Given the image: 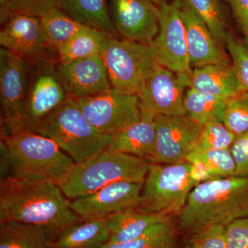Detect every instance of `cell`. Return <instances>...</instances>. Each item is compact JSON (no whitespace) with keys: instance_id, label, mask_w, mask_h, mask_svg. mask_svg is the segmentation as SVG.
Segmentation results:
<instances>
[{"instance_id":"cell-39","label":"cell","mask_w":248,"mask_h":248,"mask_svg":"<svg viewBox=\"0 0 248 248\" xmlns=\"http://www.w3.org/2000/svg\"><path fill=\"white\" fill-rule=\"evenodd\" d=\"M241 29L248 25V0H226Z\"/></svg>"},{"instance_id":"cell-32","label":"cell","mask_w":248,"mask_h":248,"mask_svg":"<svg viewBox=\"0 0 248 248\" xmlns=\"http://www.w3.org/2000/svg\"><path fill=\"white\" fill-rule=\"evenodd\" d=\"M197 157L200 158L208 166L213 179L235 177L236 175V164L231 148L212 150Z\"/></svg>"},{"instance_id":"cell-7","label":"cell","mask_w":248,"mask_h":248,"mask_svg":"<svg viewBox=\"0 0 248 248\" xmlns=\"http://www.w3.org/2000/svg\"><path fill=\"white\" fill-rule=\"evenodd\" d=\"M101 56L107 67L111 88L130 94H136L145 77L157 63L153 46L109 34Z\"/></svg>"},{"instance_id":"cell-10","label":"cell","mask_w":248,"mask_h":248,"mask_svg":"<svg viewBox=\"0 0 248 248\" xmlns=\"http://www.w3.org/2000/svg\"><path fill=\"white\" fill-rule=\"evenodd\" d=\"M190 78L156 63L142 81L136 94L140 111L156 115H186L184 97Z\"/></svg>"},{"instance_id":"cell-44","label":"cell","mask_w":248,"mask_h":248,"mask_svg":"<svg viewBox=\"0 0 248 248\" xmlns=\"http://www.w3.org/2000/svg\"></svg>"},{"instance_id":"cell-17","label":"cell","mask_w":248,"mask_h":248,"mask_svg":"<svg viewBox=\"0 0 248 248\" xmlns=\"http://www.w3.org/2000/svg\"><path fill=\"white\" fill-rule=\"evenodd\" d=\"M59 79L70 99L92 97L111 89L101 55L56 65Z\"/></svg>"},{"instance_id":"cell-41","label":"cell","mask_w":248,"mask_h":248,"mask_svg":"<svg viewBox=\"0 0 248 248\" xmlns=\"http://www.w3.org/2000/svg\"><path fill=\"white\" fill-rule=\"evenodd\" d=\"M243 32H244L245 36L244 45L248 49V25L243 29Z\"/></svg>"},{"instance_id":"cell-40","label":"cell","mask_w":248,"mask_h":248,"mask_svg":"<svg viewBox=\"0 0 248 248\" xmlns=\"http://www.w3.org/2000/svg\"><path fill=\"white\" fill-rule=\"evenodd\" d=\"M12 163L8 147L4 140L1 139L0 143V179L1 181L7 179L11 174Z\"/></svg>"},{"instance_id":"cell-42","label":"cell","mask_w":248,"mask_h":248,"mask_svg":"<svg viewBox=\"0 0 248 248\" xmlns=\"http://www.w3.org/2000/svg\"><path fill=\"white\" fill-rule=\"evenodd\" d=\"M152 1L155 3L157 6H161V5L165 4V3L169 2V0H151Z\"/></svg>"},{"instance_id":"cell-24","label":"cell","mask_w":248,"mask_h":248,"mask_svg":"<svg viewBox=\"0 0 248 248\" xmlns=\"http://www.w3.org/2000/svg\"><path fill=\"white\" fill-rule=\"evenodd\" d=\"M60 9L83 25L118 36L108 13L107 0H61Z\"/></svg>"},{"instance_id":"cell-34","label":"cell","mask_w":248,"mask_h":248,"mask_svg":"<svg viewBox=\"0 0 248 248\" xmlns=\"http://www.w3.org/2000/svg\"><path fill=\"white\" fill-rule=\"evenodd\" d=\"M190 248H228L226 226L212 225L192 232Z\"/></svg>"},{"instance_id":"cell-38","label":"cell","mask_w":248,"mask_h":248,"mask_svg":"<svg viewBox=\"0 0 248 248\" xmlns=\"http://www.w3.org/2000/svg\"><path fill=\"white\" fill-rule=\"evenodd\" d=\"M188 162L190 164V177L195 186L213 179L208 166L200 158H195Z\"/></svg>"},{"instance_id":"cell-20","label":"cell","mask_w":248,"mask_h":248,"mask_svg":"<svg viewBox=\"0 0 248 248\" xmlns=\"http://www.w3.org/2000/svg\"><path fill=\"white\" fill-rule=\"evenodd\" d=\"M189 88L227 101L241 95L232 64H211L195 68L191 74Z\"/></svg>"},{"instance_id":"cell-5","label":"cell","mask_w":248,"mask_h":248,"mask_svg":"<svg viewBox=\"0 0 248 248\" xmlns=\"http://www.w3.org/2000/svg\"><path fill=\"white\" fill-rule=\"evenodd\" d=\"M1 140L11 155L12 175L46 178L58 183L76 165L53 140L40 134L21 130L1 135Z\"/></svg>"},{"instance_id":"cell-23","label":"cell","mask_w":248,"mask_h":248,"mask_svg":"<svg viewBox=\"0 0 248 248\" xmlns=\"http://www.w3.org/2000/svg\"><path fill=\"white\" fill-rule=\"evenodd\" d=\"M110 237L106 219L82 221L60 233L51 248H101Z\"/></svg>"},{"instance_id":"cell-31","label":"cell","mask_w":248,"mask_h":248,"mask_svg":"<svg viewBox=\"0 0 248 248\" xmlns=\"http://www.w3.org/2000/svg\"><path fill=\"white\" fill-rule=\"evenodd\" d=\"M226 45L232 60V66L239 82L241 95L248 98V49L229 31Z\"/></svg>"},{"instance_id":"cell-26","label":"cell","mask_w":248,"mask_h":248,"mask_svg":"<svg viewBox=\"0 0 248 248\" xmlns=\"http://www.w3.org/2000/svg\"><path fill=\"white\" fill-rule=\"evenodd\" d=\"M107 33L86 27L58 49L59 62L65 63L101 55Z\"/></svg>"},{"instance_id":"cell-11","label":"cell","mask_w":248,"mask_h":248,"mask_svg":"<svg viewBox=\"0 0 248 248\" xmlns=\"http://www.w3.org/2000/svg\"><path fill=\"white\" fill-rule=\"evenodd\" d=\"M33 64L30 89L19 131L32 132L69 99L59 79L56 66L47 59Z\"/></svg>"},{"instance_id":"cell-25","label":"cell","mask_w":248,"mask_h":248,"mask_svg":"<svg viewBox=\"0 0 248 248\" xmlns=\"http://www.w3.org/2000/svg\"><path fill=\"white\" fill-rule=\"evenodd\" d=\"M226 99L188 88L184 97L185 114L203 126L209 122L223 123Z\"/></svg>"},{"instance_id":"cell-22","label":"cell","mask_w":248,"mask_h":248,"mask_svg":"<svg viewBox=\"0 0 248 248\" xmlns=\"http://www.w3.org/2000/svg\"><path fill=\"white\" fill-rule=\"evenodd\" d=\"M58 236L45 226L15 221L0 223V248H51Z\"/></svg>"},{"instance_id":"cell-8","label":"cell","mask_w":248,"mask_h":248,"mask_svg":"<svg viewBox=\"0 0 248 248\" xmlns=\"http://www.w3.org/2000/svg\"><path fill=\"white\" fill-rule=\"evenodd\" d=\"M32 70L27 60L6 49H0V102L4 131H19L30 89Z\"/></svg>"},{"instance_id":"cell-1","label":"cell","mask_w":248,"mask_h":248,"mask_svg":"<svg viewBox=\"0 0 248 248\" xmlns=\"http://www.w3.org/2000/svg\"><path fill=\"white\" fill-rule=\"evenodd\" d=\"M51 179L10 175L0 182V223L15 221L46 227L58 235L82 220Z\"/></svg>"},{"instance_id":"cell-21","label":"cell","mask_w":248,"mask_h":248,"mask_svg":"<svg viewBox=\"0 0 248 248\" xmlns=\"http://www.w3.org/2000/svg\"><path fill=\"white\" fill-rule=\"evenodd\" d=\"M105 219L110 232L108 243L116 244L140 237L158 223H169L170 217L163 214L144 213L137 208H129Z\"/></svg>"},{"instance_id":"cell-30","label":"cell","mask_w":248,"mask_h":248,"mask_svg":"<svg viewBox=\"0 0 248 248\" xmlns=\"http://www.w3.org/2000/svg\"><path fill=\"white\" fill-rule=\"evenodd\" d=\"M234 139V135L222 122H209L203 125L195 148L186 161L212 150L231 148Z\"/></svg>"},{"instance_id":"cell-19","label":"cell","mask_w":248,"mask_h":248,"mask_svg":"<svg viewBox=\"0 0 248 248\" xmlns=\"http://www.w3.org/2000/svg\"><path fill=\"white\" fill-rule=\"evenodd\" d=\"M155 116L141 111L136 123L113 134L107 149L148 159L154 149L156 138Z\"/></svg>"},{"instance_id":"cell-13","label":"cell","mask_w":248,"mask_h":248,"mask_svg":"<svg viewBox=\"0 0 248 248\" xmlns=\"http://www.w3.org/2000/svg\"><path fill=\"white\" fill-rule=\"evenodd\" d=\"M159 8V33L152 44L156 53V63L190 78L192 70L187 53L182 0H172Z\"/></svg>"},{"instance_id":"cell-2","label":"cell","mask_w":248,"mask_h":248,"mask_svg":"<svg viewBox=\"0 0 248 248\" xmlns=\"http://www.w3.org/2000/svg\"><path fill=\"white\" fill-rule=\"evenodd\" d=\"M178 217L181 229L192 232L248 217V177L211 179L195 186Z\"/></svg>"},{"instance_id":"cell-35","label":"cell","mask_w":248,"mask_h":248,"mask_svg":"<svg viewBox=\"0 0 248 248\" xmlns=\"http://www.w3.org/2000/svg\"><path fill=\"white\" fill-rule=\"evenodd\" d=\"M61 0H9L8 10L11 15L24 14L42 18L56 8Z\"/></svg>"},{"instance_id":"cell-6","label":"cell","mask_w":248,"mask_h":248,"mask_svg":"<svg viewBox=\"0 0 248 248\" xmlns=\"http://www.w3.org/2000/svg\"><path fill=\"white\" fill-rule=\"evenodd\" d=\"M190 166L187 161L176 164L150 163L141 203L137 209L144 213L178 216L195 186L189 174Z\"/></svg>"},{"instance_id":"cell-28","label":"cell","mask_w":248,"mask_h":248,"mask_svg":"<svg viewBox=\"0 0 248 248\" xmlns=\"http://www.w3.org/2000/svg\"><path fill=\"white\" fill-rule=\"evenodd\" d=\"M208 26L217 42L226 45L228 22L221 0H186Z\"/></svg>"},{"instance_id":"cell-9","label":"cell","mask_w":248,"mask_h":248,"mask_svg":"<svg viewBox=\"0 0 248 248\" xmlns=\"http://www.w3.org/2000/svg\"><path fill=\"white\" fill-rule=\"evenodd\" d=\"M73 100L86 120L102 133L113 135L141 119L136 94L111 88L97 95Z\"/></svg>"},{"instance_id":"cell-12","label":"cell","mask_w":248,"mask_h":248,"mask_svg":"<svg viewBox=\"0 0 248 248\" xmlns=\"http://www.w3.org/2000/svg\"><path fill=\"white\" fill-rule=\"evenodd\" d=\"M154 149L148 160L153 164L186 161L195 148L203 126L186 115H156Z\"/></svg>"},{"instance_id":"cell-15","label":"cell","mask_w":248,"mask_h":248,"mask_svg":"<svg viewBox=\"0 0 248 248\" xmlns=\"http://www.w3.org/2000/svg\"><path fill=\"white\" fill-rule=\"evenodd\" d=\"M111 19L124 39L152 45L159 33L161 11L151 0H110Z\"/></svg>"},{"instance_id":"cell-29","label":"cell","mask_w":248,"mask_h":248,"mask_svg":"<svg viewBox=\"0 0 248 248\" xmlns=\"http://www.w3.org/2000/svg\"><path fill=\"white\" fill-rule=\"evenodd\" d=\"M176 232L169 223H161L151 227L140 237L124 243L108 244L101 248H168L176 244Z\"/></svg>"},{"instance_id":"cell-18","label":"cell","mask_w":248,"mask_h":248,"mask_svg":"<svg viewBox=\"0 0 248 248\" xmlns=\"http://www.w3.org/2000/svg\"><path fill=\"white\" fill-rule=\"evenodd\" d=\"M182 16L190 66L201 68L207 65L231 64L222 46L186 0H182Z\"/></svg>"},{"instance_id":"cell-14","label":"cell","mask_w":248,"mask_h":248,"mask_svg":"<svg viewBox=\"0 0 248 248\" xmlns=\"http://www.w3.org/2000/svg\"><path fill=\"white\" fill-rule=\"evenodd\" d=\"M143 182L114 183L93 193L75 199L71 208L82 221L105 219L129 208H138Z\"/></svg>"},{"instance_id":"cell-43","label":"cell","mask_w":248,"mask_h":248,"mask_svg":"<svg viewBox=\"0 0 248 248\" xmlns=\"http://www.w3.org/2000/svg\"><path fill=\"white\" fill-rule=\"evenodd\" d=\"M185 248H190V246H188V245H187V246H186Z\"/></svg>"},{"instance_id":"cell-33","label":"cell","mask_w":248,"mask_h":248,"mask_svg":"<svg viewBox=\"0 0 248 248\" xmlns=\"http://www.w3.org/2000/svg\"><path fill=\"white\" fill-rule=\"evenodd\" d=\"M223 123L235 137L248 131V98L243 95L227 102Z\"/></svg>"},{"instance_id":"cell-27","label":"cell","mask_w":248,"mask_h":248,"mask_svg":"<svg viewBox=\"0 0 248 248\" xmlns=\"http://www.w3.org/2000/svg\"><path fill=\"white\" fill-rule=\"evenodd\" d=\"M41 22L49 47L57 50L87 27L72 19L60 8L52 10L41 18Z\"/></svg>"},{"instance_id":"cell-37","label":"cell","mask_w":248,"mask_h":248,"mask_svg":"<svg viewBox=\"0 0 248 248\" xmlns=\"http://www.w3.org/2000/svg\"><path fill=\"white\" fill-rule=\"evenodd\" d=\"M228 248H248V217L226 226Z\"/></svg>"},{"instance_id":"cell-4","label":"cell","mask_w":248,"mask_h":248,"mask_svg":"<svg viewBox=\"0 0 248 248\" xmlns=\"http://www.w3.org/2000/svg\"><path fill=\"white\" fill-rule=\"evenodd\" d=\"M32 132L51 139L76 164L105 151L112 137L96 130L70 98Z\"/></svg>"},{"instance_id":"cell-3","label":"cell","mask_w":248,"mask_h":248,"mask_svg":"<svg viewBox=\"0 0 248 248\" xmlns=\"http://www.w3.org/2000/svg\"><path fill=\"white\" fill-rule=\"evenodd\" d=\"M149 164L138 156L106 149L92 159L76 164L57 184L67 198L75 200L114 183L143 182Z\"/></svg>"},{"instance_id":"cell-36","label":"cell","mask_w":248,"mask_h":248,"mask_svg":"<svg viewBox=\"0 0 248 248\" xmlns=\"http://www.w3.org/2000/svg\"><path fill=\"white\" fill-rule=\"evenodd\" d=\"M231 151L236 164V177H248V131L235 137Z\"/></svg>"},{"instance_id":"cell-16","label":"cell","mask_w":248,"mask_h":248,"mask_svg":"<svg viewBox=\"0 0 248 248\" xmlns=\"http://www.w3.org/2000/svg\"><path fill=\"white\" fill-rule=\"evenodd\" d=\"M1 48L30 63L46 60L49 47L41 18L31 15H11L0 32Z\"/></svg>"}]
</instances>
